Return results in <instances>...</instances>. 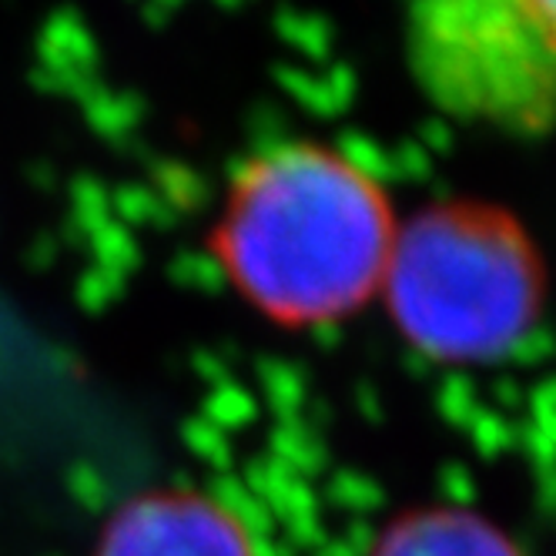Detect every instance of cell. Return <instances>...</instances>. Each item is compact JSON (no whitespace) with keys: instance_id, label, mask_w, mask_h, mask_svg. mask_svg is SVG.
<instances>
[{"instance_id":"obj_5","label":"cell","mask_w":556,"mask_h":556,"mask_svg":"<svg viewBox=\"0 0 556 556\" xmlns=\"http://www.w3.org/2000/svg\"><path fill=\"white\" fill-rule=\"evenodd\" d=\"M376 556H516V549L480 516L429 513L392 530Z\"/></svg>"},{"instance_id":"obj_3","label":"cell","mask_w":556,"mask_h":556,"mask_svg":"<svg viewBox=\"0 0 556 556\" xmlns=\"http://www.w3.org/2000/svg\"><path fill=\"white\" fill-rule=\"evenodd\" d=\"M409 67L469 125L536 135L556 122V45L530 0H413Z\"/></svg>"},{"instance_id":"obj_6","label":"cell","mask_w":556,"mask_h":556,"mask_svg":"<svg viewBox=\"0 0 556 556\" xmlns=\"http://www.w3.org/2000/svg\"><path fill=\"white\" fill-rule=\"evenodd\" d=\"M530 8H533V14L540 17V24L546 27L549 41L556 45V0H530Z\"/></svg>"},{"instance_id":"obj_2","label":"cell","mask_w":556,"mask_h":556,"mask_svg":"<svg viewBox=\"0 0 556 556\" xmlns=\"http://www.w3.org/2000/svg\"><path fill=\"white\" fill-rule=\"evenodd\" d=\"M406 339L446 363L496 359L527 336L540 268L509 222L480 208H435L395 231L382 278Z\"/></svg>"},{"instance_id":"obj_4","label":"cell","mask_w":556,"mask_h":556,"mask_svg":"<svg viewBox=\"0 0 556 556\" xmlns=\"http://www.w3.org/2000/svg\"><path fill=\"white\" fill-rule=\"evenodd\" d=\"M101 556H252L225 509L194 496H151L114 520Z\"/></svg>"},{"instance_id":"obj_1","label":"cell","mask_w":556,"mask_h":556,"mask_svg":"<svg viewBox=\"0 0 556 556\" xmlns=\"http://www.w3.org/2000/svg\"><path fill=\"white\" fill-rule=\"evenodd\" d=\"M395 231L382 188L359 165L299 141L238 175L222 252L255 305L289 323H323L382 286Z\"/></svg>"}]
</instances>
